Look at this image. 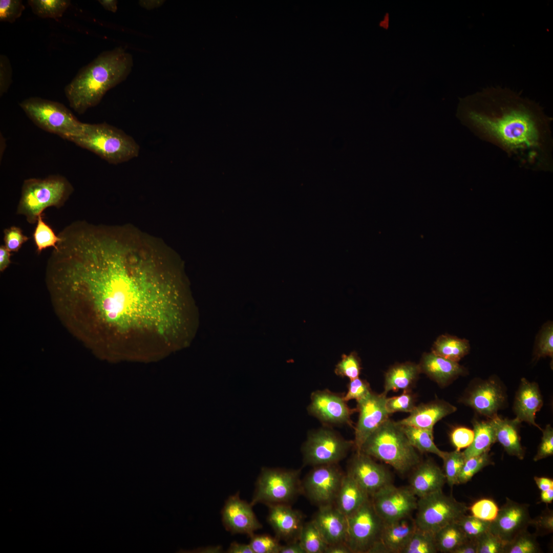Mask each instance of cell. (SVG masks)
<instances>
[{"label": "cell", "instance_id": "6da1fadb", "mask_svg": "<svg viewBox=\"0 0 553 553\" xmlns=\"http://www.w3.org/2000/svg\"><path fill=\"white\" fill-rule=\"evenodd\" d=\"M115 229L80 233L60 258L52 300L58 318L78 340L110 349L125 338L167 342L177 325L174 284L154 253Z\"/></svg>", "mask_w": 553, "mask_h": 553}, {"label": "cell", "instance_id": "7a4b0ae2", "mask_svg": "<svg viewBox=\"0 0 553 553\" xmlns=\"http://www.w3.org/2000/svg\"><path fill=\"white\" fill-rule=\"evenodd\" d=\"M457 116L475 135L505 152L523 167H553L551 118L535 101L493 87L461 98Z\"/></svg>", "mask_w": 553, "mask_h": 553}, {"label": "cell", "instance_id": "3957f363", "mask_svg": "<svg viewBox=\"0 0 553 553\" xmlns=\"http://www.w3.org/2000/svg\"><path fill=\"white\" fill-rule=\"evenodd\" d=\"M133 65L132 56L121 47L102 52L65 87L70 107L82 114L96 106L109 90L126 78Z\"/></svg>", "mask_w": 553, "mask_h": 553}, {"label": "cell", "instance_id": "277c9868", "mask_svg": "<svg viewBox=\"0 0 553 553\" xmlns=\"http://www.w3.org/2000/svg\"><path fill=\"white\" fill-rule=\"evenodd\" d=\"M360 452L389 464L401 474L420 462L419 454L401 425L390 418L366 439Z\"/></svg>", "mask_w": 553, "mask_h": 553}, {"label": "cell", "instance_id": "5b68a950", "mask_svg": "<svg viewBox=\"0 0 553 553\" xmlns=\"http://www.w3.org/2000/svg\"><path fill=\"white\" fill-rule=\"evenodd\" d=\"M69 141L113 164L129 161L138 157L140 152V146L133 137L105 122L84 123L80 134Z\"/></svg>", "mask_w": 553, "mask_h": 553}, {"label": "cell", "instance_id": "8992f818", "mask_svg": "<svg viewBox=\"0 0 553 553\" xmlns=\"http://www.w3.org/2000/svg\"><path fill=\"white\" fill-rule=\"evenodd\" d=\"M73 192L72 184L60 175L26 179L23 184L17 212L34 224L46 208L62 206Z\"/></svg>", "mask_w": 553, "mask_h": 553}, {"label": "cell", "instance_id": "52a82bcc", "mask_svg": "<svg viewBox=\"0 0 553 553\" xmlns=\"http://www.w3.org/2000/svg\"><path fill=\"white\" fill-rule=\"evenodd\" d=\"M19 106L37 126L64 139L69 140L82 131L84 123L60 102L32 97L23 100Z\"/></svg>", "mask_w": 553, "mask_h": 553}, {"label": "cell", "instance_id": "ba28073f", "mask_svg": "<svg viewBox=\"0 0 553 553\" xmlns=\"http://www.w3.org/2000/svg\"><path fill=\"white\" fill-rule=\"evenodd\" d=\"M416 510V527L435 534L444 526L456 522L466 514L469 507L439 490L419 498Z\"/></svg>", "mask_w": 553, "mask_h": 553}, {"label": "cell", "instance_id": "9c48e42d", "mask_svg": "<svg viewBox=\"0 0 553 553\" xmlns=\"http://www.w3.org/2000/svg\"><path fill=\"white\" fill-rule=\"evenodd\" d=\"M299 472L280 469L264 467L256 483L250 502L267 505L287 504L299 491Z\"/></svg>", "mask_w": 553, "mask_h": 553}, {"label": "cell", "instance_id": "30bf717a", "mask_svg": "<svg viewBox=\"0 0 553 553\" xmlns=\"http://www.w3.org/2000/svg\"><path fill=\"white\" fill-rule=\"evenodd\" d=\"M345 543L351 552L367 553L380 537L384 522L375 512L371 499L347 517Z\"/></svg>", "mask_w": 553, "mask_h": 553}, {"label": "cell", "instance_id": "8fae6325", "mask_svg": "<svg viewBox=\"0 0 553 553\" xmlns=\"http://www.w3.org/2000/svg\"><path fill=\"white\" fill-rule=\"evenodd\" d=\"M353 446L354 441L345 439L334 431L322 428L308 435L303 448L304 461L314 466L336 464Z\"/></svg>", "mask_w": 553, "mask_h": 553}, {"label": "cell", "instance_id": "7c38bea8", "mask_svg": "<svg viewBox=\"0 0 553 553\" xmlns=\"http://www.w3.org/2000/svg\"><path fill=\"white\" fill-rule=\"evenodd\" d=\"M507 399L505 390L498 378L476 379L471 382L460 399L461 403L472 408L478 414L493 419L504 406Z\"/></svg>", "mask_w": 553, "mask_h": 553}, {"label": "cell", "instance_id": "4fadbf2b", "mask_svg": "<svg viewBox=\"0 0 553 553\" xmlns=\"http://www.w3.org/2000/svg\"><path fill=\"white\" fill-rule=\"evenodd\" d=\"M371 496L374 508L384 523L410 516L417 508V497L409 487H398L391 483Z\"/></svg>", "mask_w": 553, "mask_h": 553}, {"label": "cell", "instance_id": "5bb4252c", "mask_svg": "<svg viewBox=\"0 0 553 553\" xmlns=\"http://www.w3.org/2000/svg\"><path fill=\"white\" fill-rule=\"evenodd\" d=\"M314 467L304 480L305 493L311 500L320 506L333 504L344 474L336 464Z\"/></svg>", "mask_w": 553, "mask_h": 553}, {"label": "cell", "instance_id": "9a60e30c", "mask_svg": "<svg viewBox=\"0 0 553 553\" xmlns=\"http://www.w3.org/2000/svg\"><path fill=\"white\" fill-rule=\"evenodd\" d=\"M386 394L372 392L365 399L357 402L358 419L355 428L354 446L359 452L366 439L389 418L387 410Z\"/></svg>", "mask_w": 553, "mask_h": 553}, {"label": "cell", "instance_id": "2e32d148", "mask_svg": "<svg viewBox=\"0 0 553 553\" xmlns=\"http://www.w3.org/2000/svg\"><path fill=\"white\" fill-rule=\"evenodd\" d=\"M309 413L322 423L329 425H352L351 415L356 409L349 407L344 395L328 390H317L311 395Z\"/></svg>", "mask_w": 553, "mask_h": 553}, {"label": "cell", "instance_id": "e0dca14e", "mask_svg": "<svg viewBox=\"0 0 553 553\" xmlns=\"http://www.w3.org/2000/svg\"><path fill=\"white\" fill-rule=\"evenodd\" d=\"M528 505L506 499L496 518L491 523L489 530L505 543L531 524Z\"/></svg>", "mask_w": 553, "mask_h": 553}, {"label": "cell", "instance_id": "ac0fdd59", "mask_svg": "<svg viewBox=\"0 0 553 553\" xmlns=\"http://www.w3.org/2000/svg\"><path fill=\"white\" fill-rule=\"evenodd\" d=\"M347 474L369 496L391 483L389 471L361 452H356L351 459Z\"/></svg>", "mask_w": 553, "mask_h": 553}, {"label": "cell", "instance_id": "d6986e66", "mask_svg": "<svg viewBox=\"0 0 553 553\" xmlns=\"http://www.w3.org/2000/svg\"><path fill=\"white\" fill-rule=\"evenodd\" d=\"M250 503L240 499L239 493L228 498L221 511L225 529L232 534H245L249 537L261 528Z\"/></svg>", "mask_w": 553, "mask_h": 553}, {"label": "cell", "instance_id": "ffe728a7", "mask_svg": "<svg viewBox=\"0 0 553 553\" xmlns=\"http://www.w3.org/2000/svg\"><path fill=\"white\" fill-rule=\"evenodd\" d=\"M268 506L267 520L274 530L276 538L288 543L298 540L304 524L302 514L287 504Z\"/></svg>", "mask_w": 553, "mask_h": 553}, {"label": "cell", "instance_id": "44dd1931", "mask_svg": "<svg viewBox=\"0 0 553 553\" xmlns=\"http://www.w3.org/2000/svg\"><path fill=\"white\" fill-rule=\"evenodd\" d=\"M421 373L427 375L440 387H444L460 376L467 374V369L454 361L433 353H424L418 364Z\"/></svg>", "mask_w": 553, "mask_h": 553}, {"label": "cell", "instance_id": "7402d4cb", "mask_svg": "<svg viewBox=\"0 0 553 553\" xmlns=\"http://www.w3.org/2000/svg\"><path fill=\"white\" fill-rule=\"evenodd\" d=\"M312 521L328 545L345 543L347 519L333 504L320 506Z\"/></svg>", "mask_w": 553, "mask_h": 553}, {"label": "cell", "instance_id": "603a6c76", "mask_svg": "<svg viewBox=\"0 0 553 553\" xmlns=\"http://www.w3.org/2000/svg\"><path fill=\"white\" fill-rule=\"evenodd\" d=\"M543 404L542 396L538 384L522 378L514 403L515 418L520 422H526L542 430L535 419L536 414Z\"/></svg>", "mask_w": 553, "mask_h": 553}, {"label": "cell", "instance_id": "cb8c5ba5", "mask_svg": "<svg viewBox=\"0 0 553 553\" xmlns=\"http://www.w3.org/2000/svg\"><path fill=\"white\" fill-rule=\"evenodd\" d=\"M456 410V407L450 403L437 399L416 406L408 417L397 422L433 431L434 426L438 421Z\"/></svg>", "mask_w": 553, "mask_h": 553}, {"label": "cell", "instance_id": "d4e9b609", "mask_svg": "<svg viewBox=\"0 0 553 553\" xmlns=\"http://www.w3.org/2000/svg\"><path fill=\"white\" fill-rule=\"evenodd\" d=\"M409 488L418 498L442 490L446 479L443 471L434 462L427 460L415 467Z\"/></svg>", "mask_w": 553, "mask_h": 553}, {"label": "cell", "instance_id": "484cf974", "mask_svg": "<svg viewBox=\"0 0 553 553\" xmlns=\"http://www.w3.org/2000/svg\"><path fill=\"white\" fill-rule=\"evenodd\" d=\"M416 528L414 519L411 515L384 523L379 540L389 553H401Z\"/></svg>", "mask_w": 553, "mask_h": 553}, {"label": "cell", "instance_id": "4316f807", "mask_svg": "<svg viewBox=\"0 0 553 553\" xmlns=\"http://www.w3.org/2000/svg\"><path fill=\"white\" fill-rule=\"evenodd\" d=\"M369 498L370 496L347 473L343 476L334 503L335 507L347 517Z\"/></svg>", "mask_w": 553, "mask_h": 553}, {"label": "cell", "instance_id": "83f0119b", "mask_svg": "<svg viewBox=\"0 0 553 553\" xmlns=\"http://www.w3.org/2000/svg\"><path fill=\"white\" fill-rule=\"evenodd\" d=\"M420 373L418 364L414 363L407 361L394 365L385 374L383 393L387 395L390 391L410 390Z\"/></svg>", "mask_w": 553, "mask_h": 553}, {"label": "cell", "instance_id": "f1b7e54d", "mask_svg": "<svg viewBox=\"0 0 553 553\" xmlns=\"http://www.w3.org/2000/svg\"><path fill=\"white\" fill-rule=\"evenodd\" d=\"M493 419L496 429V441L501 444L508 455L520 460L523 459L525 452L518 431L521 422L516 418H502L498 416Z\"/></svg>", "mask_w": 553, "mask_h": 553}, {"label": "cell", "instance_id": "f546056e", "mask_svg": "<svg viewBox=\"0 0 553 553\" xmlns=\"http://www.w3.org/2000/svg\"><path fill=\"white\" fill-rule=\"evenodd\" d=\"M474 438L472 443L463 452L465 460L490 451L496 441V429L493 419L485 421L475 420Z\"/></svg>", "mask_w": 553, "mask_h": 553}, {"label": "cell", "instance_id": "4dcf8cb0", "mask_svg": "<svg viewBox=\"0 0 553 553\" xmlns=\"http://www.w3.org/2000/svg\"><path fill=\"white\" fill-rule=\"evenodd\" d=\"M469 341L449 334L439 336L432 347V352L446 359L458 362L469 354Z\"/></svg>", "mask_w": 553, "mask_h": 553}, {"label": "cell", "instance_id": "1f68e13d", "mask_svg": "<svg viewBox=\"0 0 553 553\" xmlns=\"http://www.w3.org/2000/svg\"><path fill=\"white\" fill-rule=\"evenodd\" d=\"M401 426L409 442L416 450L434 454L441 459L443 457L445 452L440 450L435 444L433 431L408 425Z\"/></svg>", "mask_w": 553, "mask_h": 553}, {"label": "cell", "instance_id": "d6a6232c", "mask_svg": "<svg viewBox=\"0 0 553 553\" xmlns=\"http://www.w3.org/2000/svg\"><path fill=\"white\" fill-rule=\"evenodd\" d=\"M434 537L438 551L443 553H453L467 539L457 522L442 527Z\"/></svg>", "mask_w": 553, "mask_h": 553}, {"label": "cell", "instance_id": "836d02e7", "mask_svg": "<svg viewBox=\"0 0 553 553\" xmlns=\"http://www.w3.org/2000/svg\"><path fill=\"white\" fill-rule=\"evenodd\" d=\"M299 540L306 553H325L328 546L312 520L303 524Z\"/></svg>", "mask_w": 553, "mask_h": 553}, {"label": "cell", "instance_id": "e575fe53", "mask_svg": "<svg viewBox=\"0 0 553 553\" xmlns=\"http://www.w3.org/2000/svg\"><path fill=\"white\" fill-rule=\"evenodd\" d=\"M28 3L37 16L54 19L61 17L71 4L69 0H29Z\"/></svg>", "mask_w": 553, "mask_h": 553}, {"label": "cell", "instance_id": "d590c367", "mask_svg": "<svg viewBox=\"0 0 553 553\" xmlns=\"http://www.w3.org/2000/svg\"><path fill=\"white\" fill-rule=\"evenodd\" d=\"M437 551L434 534L417 528L401 553H436Z\"/></svg>", "mask_w": 553, "mask_h": 553}, {"label": "cell", "instance_id": "8d00e7d4", "mask_svg": "<svg viewBox=\"0 0 553 553\" xmlns=\"http://www.w3.org/2000/svg\"><path fill=\"white\" fill-rule=\"evenodd\" d=\"M540 551L535 536L525 529L505 544L503 553H538Z\"/></svg>", "mask_w": 553, "mask_h": 553}, {"label": "cell", "instance_id": "74e56055", "mask_svg": "<svg viewBox=\"0 0 553 553\" xmlns=\"http://www.w3.org/2000/svg\"><path fill=\"white\" fill-rule=\"evenodd\" d=\"M546 356L553 357V323L550 321L543 324L537 334L533 351L535 360Z\"/></svg>", "mask_w": 553, "mask_h": 553}, {"label": "cell", "instance_id": "f35d334b", "mask_svg": "<svg viewBox=\"0 0 553 553\" xmlns=\"http://www.w3.org/2000/svg\"><path fill=\"white\" fill-rule=\"evenodd\" d=\"M442 459L446 482L450 487L457 485L460 472L465 461L463 452L457 450L445 452Z\"/></svg>", "mask_w": 553, "mask_h": 553}, {"label": "cell", "instance_id": "ab89813d", "mask_svg": "<svg viewBox=\"0 0 553 553\" xmlns=\"http://www.w3.org/2000/svg\"><path fill=\"white\" fill-rule=\"evenodd\" d=\"M33 238L39 254L49 247L56 248L57 243L61 241V238L56 236L52 229L43 221L42 214L38 218Z\"/></svg>", "mask_w": 553, "mask_h": 553}, {"label": "cell", "instance_id": "60d3db41", "mask_svg": "<svg viewBox=\"0 0 553 553\" xmlns=\"http://www.w3.org/2000/svg\"><path fill=\"white\" fill-rule=\"evenodd\" d=\"M491 464L489 451L466 459L458 477V484L469 481L476 473Z\"/></svg>", "mask_w": 553, "mask_h": 553}, {"label": "cell", "instance_id": "b9f144b4", "mask_svg": "<svg viewBox=\"0 0 553 553\" xmlns=\"http://www.w3.org/2000/svg\"><path fill=\"white\" fill-rule=\"evenodd\" d=\"M361 370L360 359L357 353L353 351L348 355H342V359L335 366L334 372L340 377L352 380L359 377Z\"/></svg>", "mask_w": 553, "mask_h": 553}, {"label": "cell", "instance_id": "7bdbcfd3", "mask_svg": "<svg viewBox=\"0 0 553 553\" xmlns=\"http://www.w3.org/2000/svg\"><path fill=\"white\" fill-rule=\"evenodd\" d=\"M457 524L467 538L477 539L485 531L489 530L491 522L484 521L473 515L461 517L457 522Z\"/></svg>", "mask_w": 553, "mask_h": 553}, {"label": "cell", "instance_id": "ee69618b", "mask_svg": "<svg viewBox=\"0 0 553 553\" xmlns=\"http://www.w3.org/2000/svg\"><path fill=\"white\" fill-rule=\"evenodd\" d=\"M410 390H403L398 396L387 398L386 407L390 414L396 412L410 413L414 409L416 398Z\"/></svg>", "mask_w": 553, "mask_h": 553}, {"label": "cell", "instance_id": "f6af8a7d", "mask_svg": "<svg viewBox=\"0 0 553 553\" xmlns=\"http://www.w3.org/2000/svg\"><path fill=\"white\" fill-rule=\"evenodd\" d=\"M249 543L253 553H280L279 539L267 534H253Z\"/></svg>", "mask_w": 553, "mask_h": 553}, {"label": "cell", "instance_id": "bcb514c9", "mask_svg": "<svg viewBox=\"0 0 553 553\" xmlns=\"http://www.w3.org/2000/svg\"><path fill=\"white\" fill-rule=\"evenodd\" d=\"M472 515L480 519L492 522L496 518L499 508L496 502L490 499H482L469 507Z\"/></svg>", "mask_w": 553, "mask_h": 553}, {"label": "cell", "instance_id": "7dc6e473", "mask_svg": "<svg viewBox=\"0 0 553 553\" xmlns=\"http://www.w3.org/2000/svg\"><path fill=\"white\" fill-rule=\"evenodd\" d=\"M477 553H503L505 544L489 530L477 539Z\"/></svg>", "mask_w": 553, "mask_h": 553}, {"label": "cell", "instance_id": "c3c4849f", "mask_svg": "<svg viewBox=\"0 0 553 553\" xmlns=\"http://www.w3.org/2000/svg\"><path fill=\"white\" fill-rule=\"evenodd\" d=\"M24 10L25 6L20 0H1L0 20L14 23Z\"/></svg>", "mask_w": 553, "mask_h": 553}, {"label": "cell", "instance_id": "681fc988", "mask_svg": "<svg viewBox=\"0 0 553 553\" xmlns=\"http://www.w3.org/2000/svg\"><path fill=\"white\" fill-rule=\"evenodd\" d=\"M347 388V391L344 395V399L347 402L352 399L358 402L368 397L372 392L369 384L359 377L350 380Z\"/></svg>", "mask_w": 553, "mask_h": 553}, {"label": "cell", "instance_id": "f907efd6", "mask_svg": "<svg viewBox=\"0 0 553 553\" xmlns=\"http://www.w3.org/2000/svg\"><path fill=\"white\" fill-rule=\"evenodd\" d=\"M4 233L5 246L9 251H17L22 244L29 240L21 229L16 226L5 229Z\"/></svg>", "mask_w": 553, "mask_h": 553}, {"label": "cell", "instance_id": "816d5d0a", "mask_svg": "<svg viewBox=\"0 0 553 553\" xmlns=\"http://www.w3.org/2000/svg\"><path fill=\"white\" fill-rule=\"evenodd\" d=\"M542 437L534 460L537 461L553 455V429L550 424L541 430Z\"/></svg>", "mask_w": 553, "mask_h": 553}, {"label": "cell", "instance_id": "f5cc1de1", "mask_svg": "<svg viewBox=\"0 0 553 553\" xmlns=\"http://www.w3.org/2000/svg\"><path fill=\"white\" fill-rule=\"evenodd\" d=\"M451 441L456 450L466 448L473 442L474 431L469 428L459 427L455 428L450 435Z\"/></svg>", "mask_w": 553, "mask_h": 553}, {"label": "cell", "instance_id": "db71d44e", "mask_svg": "<svg viewBox=\"0 0 553 553\" xmlns=\"http://www.w3.org/2000/svg\"><path fill=\"white\" fill-rule=\"evenodd\" d=\"M12 68L8 57L0 56V95L7 92L12 83Z\"/></svg>", "mask_w": 553, "mask_h": 553}, {"label": "cell", "instance_id": "11a10c76", "mask_svg": "<svg viewBox=\"0 0 553 553\" xmlns=\"http://www.w3.org/2000/svg\"><path fill=\"white\" fill-rule=\"evenodd\" d=\"M531 524L536 527L538 534H547L553 531L552 511L547 509L535 519H532Z\"/></svg>", "mask_w": 553, "mask_h": 553}, {"label": "cell", "instance_id": "9f6ffc18", "mask_svg": "<svg viewBox=\"0 0 553 553\" xmlns=\"http://www.w3.org/2000/svg\"><path fill=\"white\" fill-rule=\"evenodd\" d=\"M453 553H477V539L467 538Z\"/></svg>", "mask_w": 553, "mask_h": 553}, {"label": "cell", "instance_id": "6f0895ef", "mask_svg": "<svg viewBox=\"0 0 553 553\" xmlns=\"http://www.w3.org/2000/svg\"><path fill=\"white\" fill-rule=\"evenodd\" d=\"M280 553H306L299 540L288 542L281 546Z\"/></svg>", "mask_w": 553, "mask_h": 553}, {"label": "cell", "instance_id": "680465c9", "mask_svg": "<svg viewBox=\"0 0 553 553\" xmlns=\"http://www.w3.org/2000/svg\"><path fill=\"white\" fill-rule=\"evenodd\" d=\"M228 553H253L249 544H245L233 542L227 551Z\"/></svg>", "mask_w": 553, "mask_h": 553}, {"label": "cell", "instance_id": "91938a15", "mask_svg": "<svg viewBox=\"0 0 553 553\" xmlns=\"http://www.w3.org/2000/svg\"><path fill=\"white\" fill-rule=\"evenodd\" d=\"M5 247L1 245L0 247V271H3L9 265L11 254Z\"/></svg>", "mask_w": 553, "mask_h": 553}, {"label": "cell", "instance_id": "94428289", "mask_svg": "<svg viewBox=\"0 0 553 553\" xmlns=\"http://www.w3.org/2000/svg\"><path fill=\"white\" fill-rule=\"evenodd\" d=\"M351 551L346 543H338L328 545L325 553H351Z\"/></svg>", "mask_w": 553, "mask_h": 553}, {"label": "cell", "instance_id": "6125c7cd", "mask_svg": "<svg viewBox=\"0 0 553 553\" xmlns=\"http://www.w3.org/2000/svg\"><path fill=\"white\" fill-rule=\"evenodd\" d=\"M534 480L538 487L541 491H546L550 488H553L552 479L544 477L535 476Z\"/></svg>", "mask_w": 553, "mask_h": 553}, {"label": "cell", "instance_id": "be15d7a7", "mask_svg": "<svg viewBox=\"0 0 553 553\" xmlns=\"http://www.w3.org/2000/svg\"><path fill=\"white\" fill-rule=\"evenodd\" d=\"M100 5L107 10L115 12L117 10V1L115 0L98 1Z\"/></svg>", "mask_w": 553, "mask_h": 553}, {"label": "cell", "instance_id": "e7e4bbea", "mask_svg": "<svg viewBox=\"0 0 553 553\" xmlns=\"http://www.w3.org/2000/svg\"><path fill=\"white\" fill-rule=\"evenodd\" d=\"M164 2L163 1H140L139 4L141 7L150 10L161 6Z\"/></svg>", "mask_w": 553, "mask_h": 553}, {"label": "cell", "instance_id": "03108f58", "mask_svg": "<svg viewBox=\"0 0 553 553\" xmlns=\"http://www.w3.org/2000/svg\"><path fill=\"white\" fill-rule=\"evenodd\" d=\"M540 499L541 502L545 503H551L553 500V488L541 491Z\"/></svg>", "mask_w": 553, "mask_h": 553}]
</instances>
